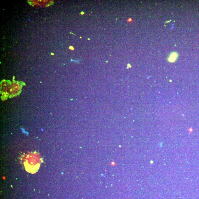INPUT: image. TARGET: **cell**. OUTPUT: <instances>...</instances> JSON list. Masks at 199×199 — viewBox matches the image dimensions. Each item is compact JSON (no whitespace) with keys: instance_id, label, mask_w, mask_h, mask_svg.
I'll list each match as a JSON object with an SVG mask.
<instances>
[{"instance_id":"1","label":"cell","mask_w":199,"mask_h":199,"mask_svg":"<svg viewBox=\"0 0 199 199\" xmlns=\"http://www.w3.org/2000/svg\"><path fill=\"white\" fill-rule=\"evenodd\" d=\"M42 162V159L39 153L31 152L27 155L24 164L27 172L34 174L39 170Z\"/></svg>"},{"instance_id":"2","label":"cell","mask_w":199,"mask_h":199,"mask_svg":"<svg viewBox=\"0 0 199 199\" xmlns=\"http://www.w3.org/2000/svg\"><path fill=\"white\" fill-rule=\"evenodd\" d=\"M178 54L176 52H172L168 57V61L170 62H174L178 58Z\"/></svg>"}]
</instances>
